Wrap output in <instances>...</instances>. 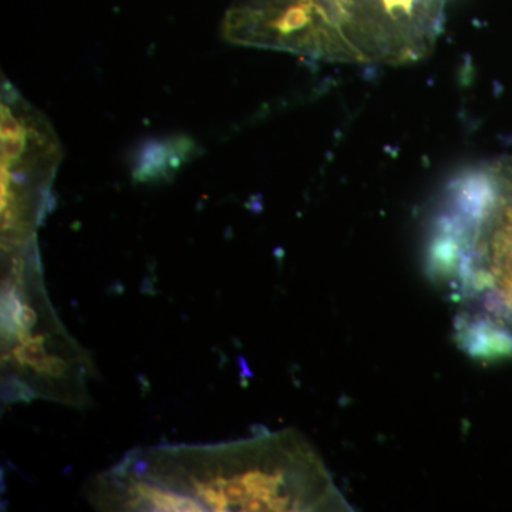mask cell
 <instances>
[{"instance_id":"cell-1","label":"cell","mask_w":512,"mask_h":512,"mask_svg":"<svg viewBox=\"0 0 512 512\" xmlns=\"http://www.w3.org/2000/svg\"><path fill=\"white\" fill-rule=\"evenodd\" d=\"M87 494L103 511H352L318 451L293 429L130 451Z\"/></svg>"},{"instance_id":"cell-2","label":"cell","mask_w":512,"mask_h":512,"mask_svg":"<svg viewBox=\"0 0 512 512\" xmlns=\"http://www.w3.org/2000/svg\"><path fill=\"white\" fill-rule=\"evenodd\" d=\"M430 261L460 305L461 346L476 357L512 359V156L451 187Z\"/></svg>"},{"instance_id":"cell-3","label":"cell","mask_w":512,"mask_h":512,"mask_svg":"<svg viewBox=\"0 0 512 512\" xmlns=\"http://www.w3.org/2000/svg\"><path fill=\"white\" fill-rule=\"evenodd\" d=\"M448 0H234L224 36L237 45L360 64L429 55Z\"/></svg>"},{"instance_id":"cell-4","label":"cell","mask_w":512,"mask_h":512,"mask_svg":"<svg viewBox=\"0 0 512 512\" xmlns=\"http://www.w3.org/2000/svg\"><path fill=\"white\" fill-rule=\"evenodd\" d=\"M6 355L3 363L28 393L66 404L84 403L89 360L56 322L40 281L39 259L15 262L10 278Z\"/></svg>"},{"instance_id":"cell-5","label":"cell","mask_w":512,"mask_h":512,"mask_svg":"<svg viewBox=\"0 0 512 512\" xmlns=\"http://www.w3.org/2000/svg\"><path fill=\"white\" fill-rule=\"evenodd\" d=\"M60 157L49 123L9 83L3 84L2 215L8 254L36 245V228Z\"/></svg>"}]
</instances>
